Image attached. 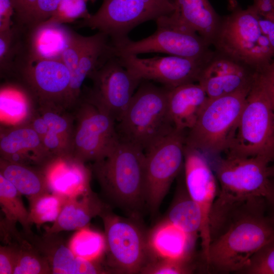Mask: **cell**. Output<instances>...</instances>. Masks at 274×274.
I'll return each instance as SVG.
<instances>
[{
  "mask_svg": "<svg viewBox=\"0 0 274 274\" xmlns=\"http://www.w3.org/2000/svg\"><path fill=\"white\" fill-rule=\"evenodd\" d=\"M155 22L156 31L148 37L136 41L128 38L113 45L115 55L156 52L203 59L212 54L211 45L173 13L158 18Z\"/></svg>",
  "mask_w": 274,
  "mask_h": 274,
  "instance_id": "cell-8",
  "label": "cell"
},
{
  "mask_svg": "<svg viewBox=\"0 0 274 274\" xmlns=\"http://www.w3.org/2000/svg\"><path fill=\"white\" fill-rule=\"evenodd\" d=\"M0 174L28 200L50 192L40 168L12 162L0 158Z\"/></svg>",
  "mask_w": 274,
  "mask_h": 274,
  "instance_id": "cell-30",
  "label": "cell"
},
{
  "mask_svg": "<svg viewBox=\"0 0 274 274\" xmlns=\"http://www.w3.org/2000/svg\"><path fill=\"white\" fill-rule=\"evenodd\" d=\"M108 208L91 190L68 198L53 224L44 227L45 232L58 233L61 231L77 230L85 227L93 218L99 216Z\"/></svg>",
  "mask_w": 274,
  "mask_h": 274,
  "instance_id": "cell-23",
  "label": "cell"
},
{
  "mask_svg": "<svg viewBox=\"0 0 274 274\" xmlns=\"http://www.w3.org/2000/svg\"><path fill=\"white\" fill-rule=\"evenodd\" d=\"M252 6L259 16L274 19V0H253Z\"/></svg>",
  "mask_w": 274,
  "mask_h": 274,
  "instance_id": "cell-44",
  "label": "cell"
},
{
  "mask_svg": "<svg viewBox=\"0 0 274 274\" xmlns=\"http://www.w3.org/2000/svg\"><path fill=\"white\" fill-rule=\"evenodd\" d=\"M145 163L142 149L119 139L105 155L92 162L90 168L109 198L134 210L146 202Z\"/></svg>",
  "mask_w": 274,
  "mask_h": 274,
  "instance_id": "cell-3",
  "label": "cell"
},
{
  "mask_svg": "<svg viewBox=\"0 0 274 274\" xmlns=\"http://www.w3.org/2000/svg\"><path fill=\"white\" fill-rule=\"evenodd\" d=\"M257 72L216 50L205 65L198 82L209 99L235 92L251 85Z\"/></svg>",
  "mask_w": 274,
  "mask_h": 274,
  "instance_id": "cell-17",
  "label": "cell"
},
{
  "mask_svg": "<svg viewBox=\"0 0 274 274\" xmlns=\"http://www.w3.org/2000/svg\"><path fill=\"white\" fill-rule=\"evenodd\" d=\"M38 103L22 85H9L1 89V126L11 127L27 124Z\"/></svg>",
  "mask_w": 274,
  "mask_h": 274,
  "instance_id": "cell-28",
  "label": "cell"
},
{
  "mask_svg": "<svg viewBox=\"0 0 274 274\" xmlns=\"http://www.w3.org/2000/svg\"><path fill=\"white\" fill-rule=\"evenodd\" d=\"M168 88L141 83L116 130L119 139L145 152L168 135L174 127L167 107Z\"/></svg>",
  "mask_w": 274,
  "mask_h": 274,
  "instance_id": "cell-4",
  "label": "cell"
},
{
  "mask_svg": "<svg viewBox=\"0 0 274 274\" xmlns=\"http://www.w3.org/2000/svg\"><path fill=\"white\" fill-rule=\"evenodd\" d=\"M215 50L259 72L274 58L266 37L262 33L257 13L252 7L233 6L223 18L212 44Z\"/></svg>",
  "mask_w": 274,
  "mask_h": 274,
  "instance_id": "cell-5",
  "label": "cell"
},
{
  "mask_svg": "<svg viewBox=\"0 0 274 274\" xmlns=\"http://www.w3.org/2000/svg\"><path fill=\"white\" fill-rule=\"evenodd\" d=\"M66 200L50 192L29 199L30 223L40 228L44 223L54 222L58 217Z\"/></svg>",
  "mask_w": 274,
  "mask_h": 274,
  "instance_id": "cell-34",
  "label": "cell"
},
{
  "mask_svg": "<svg viewBox=\"0 0 274 274\" xmlns=\"http://www.w3.org/2000/svg\"><path fill=\"white\" fill-rule=\"evenodd\" d=\"M71 154L52 156L40 168L50 193L66 199L91 190L92 172Z\"/></svg>",
  "mask_w": 274,
  "mask_h": 274,
  "instance_id": "cell-18",
  "label": "cell"
},
{
  "mask_svg": "<svg viewBox=\"0 0 274 274\" xmlns=\"http://www.w3.org/2000/svg\"><path fill=\"white\" fill-rule=\"evenodd\" d=\"M173 13L212 45L221 18L209 0H172Z\"/></svg>",
  "mask_w": 274,
  "mask_h": 274,
  "instance_id": "cell-25",
  "label": "cell"
},
{
  "mask_svg": "<svg viewBox=\"0 0 274 274\" xmlns=\"http://www.w3.org/2000/svg\"><path fill=\"white\" fill-rule=\"evenodd\" d=\"M37 110L45 122L38 131L51 155L71 154L75 116L73 110L53 104H38Z\"/></svg>",
  "mask_w": 274,
  "mask_h": 274,
  "instance_id": "cell-21",
  "label": "cell"
},
{
  "mask_svg": "<svg viewBox=\"0 0 274 274\" xmlns=\"http://www.w3.org/2000/svg\"><path fill=\"white\" fill-rule=\"evenodd\" d=\"M166 220L180 227L195 239L202 227L200 209L187 190L186 194L180 196L173 204Z\"/></svg>",
  "mask_w": 274,
  "mask_h": 274,
  "instance_id": "cell-32",
  "label": "cell"
},
{
  "mask_svg": "<svg viewBox=\"0 0 274 274\" xmlns=\"http://www.w3.org/2000/svg\"><path fill=\"white\" fill-rule=\"evenodd\" d=\"M226 155L274 161V109L258 73L246 97Z\"/></svg>",
  "mask_w": 274,
  "mask_h": 274,
  "instance_id": "cell-6",
  "label": "cell"
},
{
  "mask_svg": "<svg viewBox=\"0 0 274 274\" xmlns=\"http://www.w3.org/2000/svg\"><path fill=\"white\" fill-rule=\"evenodd\" d=\"M60 1L37 0L32 24L30 28L49 19L56 11Z\"/></svg>",
  "mask_w": 274,
  "mask_h": 274,
  "instance_id": "cell-40",
  "label": "cell"
},
{
  "mask_svg": "<svg viewBox=\"0 0 274 274\" xmlns=\"http://www.w3.org/2000/svg\"><path fill=\"white\" fill-rule=\"evenodd\" d=\"M258 73L274 109V59L264 68Z\"/></svg>",
  "mask_w": 274,
  "mask_h": 274,
  "instance_id": "cell-43",
  "label": "cell"
},
{
  "mask_svg": "<svg viewBox=\"0 0 274 274\" xmlns=\"http://www.w3.org/2000/svg\"><path fill=\"white\" fill-rule=\"evenodd\" d=\"M208 100L206 91L198 83L168 88V111L175 129L186 131L191 129Z\"/></svg>",
  "mask_w": 274,
  "mask_h": 274,
  "instance_id": "cell-22",
  "label": "cell"
},
{
  "mask_svg": "<svg viewBox=\"0 0 274 274\" xmlns=\"http://www.w3.org/2000/svg\"><path fill=\"white\" fill-rule=\"evenodd\" d=\"M174 10L172 0H103L97 12L82 20L79 26L106 34L115 45L128 39L139 25Z\"/></svg>",
  "mask_w": 274,
  "mask_h": 274,
  "instance_id": "cell-9",
  "label": "cell"
},
{
  "mask_svg": "<svg viewBox=\"0 0 274 274\" xmlns=\"http://www.w3.org/2000/svg\"><path fill=\"white\" fill-rule=\"evenodd\" d=\"M91 88L82 96L105 111L118 122L142 81L113 55L89 77Z\"/></svg>",
  "mask_w": 274,
  "mask_h": 274,
  "instance_id": "cell-13",
  "label": "cell"
},
{
  "mask_svg": "<svg viewBox=\"0 0 274 274\" xmlns=\"http://www.w3.org/2000/svg\"><path fill=\"white\" fill-rule=\"evenodd\" d=\"M68 246L77 257L90 261L99 262L106 251L105 234L88 226L76 230Z\"/></svg>",
  "mask_w": 274,
  "mask_h": 274,
  "instance_id": "cell-33",
  "label": "cell"
},
{
  "mask_svg": "<svg viewBox=\"0 0 274 274\" xmlns=\"http://www.w3.org/2000/svg\"><path fill=\"white\" fill-rule=\"evenodd\" d=\"M183 167L186 189L202 214L203 223L199 236L203 256L206 258L211 242V215L219 191V184L205 154L186 145Z\"/></svg>",
  "mask_w": 274,
  "mask_h": 274,
  "instance_id": "cell-16",
  "label": "cell"
},
{
  "mask_svg": "<svg viewBox=\"0 0 274 274\" xmlns=\"http://www.w3.org/2000/svg\"><path fill=\"white\" fill-rule=\"evenodd\" d=\"M212 54L203 59L172 55L147 58L129 54L115 56L124 67L142 81L153 80L167 88H173L198 82L203 68Z\"/></svg>",
  "mask_w": 274,
  "mask_h": 274,
  "instance_id": "cell-15",
  "label": "cell"
},
{
  "mask_svg": "<svg viewBox=\"0 0 274 274\" xmlns=\"http://www.w3.org/2000/svg\"><path fill=\"white\" fill-rule=\"evenodd\" d=\"M87 1L61 0L54 14L43 23L63 24L73 22L79 19L88 18L91 14L87 9Z\"/></svg>",
  "mask_w": 274,
  "mask_h": 274,
  "instance_id": "cell-35",
  "label": "cell"
},
{
  "mask_svg": "<svg viewBox=\"0 0 274 274\" xmlns=\"http://www.w3.org/2000/svg\"><path fill=\"white\" fill-rule=\"evenodd\" d=\"M21 194L14 186L0 174V204L7 221L16 224L19 222L25 233L32 232L29 211L26 209Z\"/></svg>",
  "mask_w": 274,
  "mask_h": 274,
  "instance_id": "cell-31",
  "label": "cell"
},
{
  "mask_svg": "<svg viewBox=\"0 0 274 274\" xmlns=\"http://www.w3.org/2000/svg\"><path fill=\"white\" fill-rule=\"evenodd\" d=\"M265 201L250 200L233 211L211 242L204 259L210 268L222 273L242 272L257 252L274 241V217L264 215Z\"/></svg>",
  "mask_w": 274,
  "mask_h": 274,
  "instance_id": "cell-1",
  "label": "cell"
},
{
  "mask_svg": "<svg viewBox=\"0 0 274 274\" xmlns=\"http://www.w3.org/2000/svg\"><path fill=\"white\" fill-rule=\"evenodd\" d=\"M104 223L106 239L107 268L110 272L134 273L147 265L145 236L134 223L107 209L99 216Z\"/></svg>",
  "mask_w": 274,
  "mask_h": 274,
  "instance_id": "cell-12",
  "label": "cell"
},
{
  "mask_svg": "<svg viewBox=\"0 0 274 274\" xmlns=\"http://www.w3.org/2000/svg\"><path fill=\"white\" fill-rule=\"evenodd\" d=\"M14 73L38 104H53L72 110L71 75L61 59H26L14 66Z\"/></svg>",
  "mask_w": 274,
  "mask_h": 274,
  "instance_id": "cell-14",
  "label": "cell"
},
{
  "mask_svg": "<svg viewBox=\"0 0 274 274\" xmlns=\"http://www.w3.org/2000/svg\"><path fill=\"white\" fill-rule=\"evenodd\" d=\"M270 177L274 175V164L271 167H269Z\"/></svg>",
  "mask_w": 274,
  "mask_h": 274,
  "instance_id": "cell-47",
  "label": "cell"
},
{
  "mask_svg": "<svg viewBox=\"0 0 274 274\" xmlns=\"http://www.w3.org/2000/svg\"><path fill=\"white\" fill-rule=\"evenodd\" d=\"M252 84L228 95L209 98L195 124L186 134L185 144L204 154L226 153Z\"/></svg>",
  "mask_w": 274,
  "mask_h": 274,
  "instance_id": "cell-7",
  "label": "cell"
},
{
  "mask_svg": "<svg viewBox=\"0 0 274 274\" xmlns=\"http://www.w3.org/2000/svg\"><path fill=\"white\" fill-rule=\"evenodd\" d=\"M18 24L20 27L32 24L37 0H11Z\"/></svg>",
  "mask_w": 274,
  "mask_h": 274,
  "instance_id": "cell-39",
  "label": "cell"
},
{
  "mask_svg": "<svg viewBox=\"0 0 274 274\" xmlns=\"http://www.w3.org/2000/svg\"><path fill=\"white\" fill-rule=\"evenodd\" d=\"M0 155L7 161L37 168L52 157L29 124L1 127Z\"/></svg>",
  "mask_w": 274,
  "mask_h": 274,
  "instance_id": "cell-20",
  "label": "cell"
},
{
  "mask_svg": "<svg viewBox=\"0 0 274 274\" xmlns=\"http://www.w3.org/2000/svg\"><path fill=\"white\" fill-rule=\"evenodd\" d=\"M23 235L46 259L53 274H97L109 273L99 262L76 256L58 233L37 235L33 232Z\"/></svg>",
  "mask_w": 274,
  "mask_h": 274,
  "instance_id": "cell-19",
  "label": "cell"
},
{
  "mask_svg": "<svg viewBox=\"0 0 274 274\" xmlns=\"http://www.w3.org/2000/svg\"><path fill=\"white\" fill-rule=\"evenodd\" d=\"M258 17L261 31L267 39L274 52V19H267L259 16Z\"/></svg>",
  "mask_w": 274,
  "mask_h": 274,
  "instance_id": "cell-45",
  "label": "cell"
},
{
  "mask_svg": "<svg viewBox=\"0 0 274 274\" xmlns=\"http://www.w3.org/2000/svg\"><path fill=\"white\" fill-rule=\"evenodd\" d=\"M29 50L26 59H58L67 46L73 31L62 24L42 23L29 28Z\"/></svg>",
  "mask_w": 274,
  "mask_h": 274,
  "instance_id": "cell-26",
  "label": "cell"
},
{
  "mask_svg": "<svg viewBox=\"0 0 274 274\" xmlns=\"http://www.w3.org/2000/svg\"><path fill=\"white\" fill-rule=\"evenodd\" d=\"M18 27L13 26L9 30L0 32V71L1 76L11 74L14 67L13 58L18 48L16 39Z\"/></svg>",
  "mask_w": 274,
  "mask_h": 274,
  "instance_id": "cell-36",
  "label": "cell"
},
{
  "mask_svg": "<svg viewBox=\"0 0 274 274\" xmlns=\"http://www.w3.org/2000/svg\"><path fill=\"white\" fill-rule=\"evenodd\" d=\"M186 261L162 259L153 264H148L142 272L152 274L188 273L191 270L186 264Z\"/></svg>",
  "mask_w": 274,
  "mask_h": 274,
  "instance_id": "cell-38",
  "label": "cell"
},
{
  "mask_svg": "<svg viewBox=\"0 0 274 274\" xmlns=\"http://www.w3.org/2000/svg\"><path fill=\"white\" fill-rule=\"evenodd\" d=\"M185 131L174 130L145 152V201L156 212L184 166Z\"/></svg>",
  "mask_w": 274,
  "mask_h": 274,
  "instance_id": "cell-11",
  "label": "cell"
},
{
  "mask_svg": "<svg viewBox=\"0 0 274 274\" xmlns=\"http://www.w3.org/2000/svg\"><path fill=\"white\" fill-rule=\"evenodd\" d=\"M1 240L4 245L15 244L17 258L13 274H50L51 270L46 259L26 239L16 225H10L1 229Z\"/></svg>",
  "mask_w": 274,
  "mask_h": 274,
  "instance_id": "cell-29",
  "label": "cell"
},
{
  "mask_svg": "<svg viewBox=\"0 0 274 274\" xmlns=\"http://www.w3.org/2000/svg\"><path fill=\"white\" fill-rule=\"evenodd\" d=\"M113 55V45L106 34L97 31L93 35L86 37L77 70L71 79L70 98L72 109L81 99L82 87L85 80Z\"/></svg>",
  "mask_w": 274,
  "mask_h": 274,
  "instance_id": "cell-24",
  "label": "cell"
},
{
  "mask_svg": "<svg viewBox=\"0 0 274 274\" xmlns=\"http://www.w3.org/2000/svg\"><path fill=\"white\" fill-rule=\"evenodd\" d=\"M87 1H91V2L93 3V2H94L96 0H87Z\"/></svg>",
  "mask_w": 274,
  "mask_h": 274,
  "instance_id": "cell-48",
  "label": "cell"
},
{
  "mask_svg": "<svg viewBox=\"0 0 274 274\" xmlns=\"http://www.w3.org/2000/svg\"><path fill=\"white\" fill-rule=\"evenodd\" d=\"M194 240L180 227L166 220L153 231L149 246L162 259L186 261Z\"/></svg>",
  "mask_w": 274,
  "mask_h": 274,
  "instance_id": "cell-27",
  "label": "cell"
},
{
  "mask_svg": "<svg viewBox=\"0 0 274 274\" xmlns=\"http://www.w3.org/2000/svg\"><path fill=\"white\" fill-rule=\"evenodd\" d=\"M269 162L260 157L228 155L219 161L215 169L219 191L211 215V232L221 229L238 206L267 197L270 186Z\"/></svg>",
  "mask_w": 274,
  "mask_h": 274,
  "instance_id": "cell-2",
  "label": "cell"
},
{
  "mask_svg": "<svg viewBox=\"0 0 274 274\" xmlns=\"http://www.w3.org/2000/svg\"><path fill=\"white\" fill-rule=\"evenodd\" d=\"M14 14L11 0H0V32L8 31L12 27V18Z\"/></svg>",
  "mask_w": 274,
  "mask_h": 274,
  "instance_id": "cell-42",
  "label": "cell"
},
{
  "mask_svg": "<svg viewBox=\"0 0 274 274\" xmlns=\"http://www.w3.org/2000/svg\"><path fill=\"white\" fill-rule=\"evenodd\" d=\"M272 179L271 180L270 177V186L269 193L265 198V200L267 201L274 210V175L272 176ZM274 217V216H272Z\"/></svg>",
  "mask_w": 274,
  "mask_h": 274,
  "instance_id": "cell-46",
  "label": "cell"
},
{
  "mask_svg": "<svg viewBox=\"0 0 274 274\" xmlns=\"http://www.w3.org/2000/svg\"><path fill=\"white\" fill-rule=\"evenodd\" d=\"M17 258V249L15 244L1 245L0 273L13 274Z\"/></svg>",
  "mask_w": 274,
  "mask_h": 274,
  "instance_id": "cell-41",
  "label": "cell"
},
{
  "mask_svg": "<svg viewBox=\"0 0 274 274\" xmlns=\"http://www.w3.org/2000/svg\"><path fill=\"white\" fill-rule=\"evenodd\" d=\"M73 111L75 123L71 155L84 163L101 158L119 140L116 121L82 96Z\"/></svg>",
  "mask_w": 274,
  "mask_h": 274,
  "instance_id": "cell-10",
  "label": "cell"
},
{
  "mask_svg": "<svg viewBox=\"0 0 274 274\" xmlns=\"http://www.w3.org/2000/svg\"><path fill=\"white\" fill-rule=\"evenodd\" d=\"M241 272L249 274H274V241L257 252Z\"/></svg>",
  "mask_w": 274,
  "mask_h": 274,
  "instance_id": "cell-37",
  "label": "cell"
}]
</instances>
